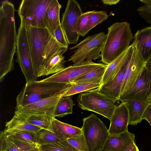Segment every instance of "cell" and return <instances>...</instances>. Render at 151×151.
<instances>
[{
	"instance_id": "cell-34",
	"label": "cell",
	"mask_w": 151,
	"mask_h": 151,
	"mask_svg": "<svg viewBox=\"0 0 151 151\" xmlns=\"http://www.w3.org/2000/svg\"><path fill=\"white\" fill-rule=\"evenodd\" d=\"M5 133L12 134L24 142L38 145L36 133L26 131H19Z\"/></svg>"
},
{
	"instance_id": "cell-38",
	"label": "cell",
	"mask_w": 151,
	"mask_h": 151,
	"mask_svg": "<svg viewBox=\"0 0 151 151\" xmlns=\"http://www.w3.org/2000/svg\"><path fill=\"white\" fill-rule=\"evenodd\" d=\"M54 36L60 45L68 48L69 44L61 24L58 26L55 30Z\"/></svg>"
},
{
	"instance_id": "cell-9",
	"label": "cell",
	"mask_w": 151,
	"mask_h": 151,
	"mask_svg": "<svg viewBox=\"0 0 151 151\" xmlns=\"http://www.w3.org/2000/svg\"><path fill=\"white\" fill-rule=\"evenodd\" d=\"M51 1L22 0L18 10L20 21L26 26L47 28L45 14Z\"/></svg>"
},
{
	"instance_id": "cell-41",
	"label": "cell",
	"mask_w": 151,
	"mask_h": 151,
	"mask_svg": "<svg viewBox=\"0 0 151 151\" xmlns=\"http://www.w3.org/2000/svg\"><path fill=\"white\" fill-rule=\"evenodd\" d=\"M120 0H102V1L104 4L108 5L116 4L118 3Z\"/></svg>"
},
{
	"instance_id": "cell-1",
	"label": "cell",
	"mask_w": 151,
	"mask_h": 151,
	"mask_svg": "<svg viewBox=\"0 0 151 151\" xmlns=\"http://www.w3.org/2000/svg\"><path fill=\"white\" fill-rule=\"evenodd\" d=\"M14 4L7 0L0 8V81L14 69V57L16 52L17 34Z\"/></svg>"
},
{
	"instance_id": "cell-28",
	"label": "cell",
	"mask_w": 151,
	"mask_h": 151,
	"mask_svg": "<svg viewBox=\"0 0 151 151\" xmlns=\"http://www.w3.org/2000/svg\"><path fill=\"white\" fill-rule=\"evenodd\" d=\"M108 17L109 16L105 11H94L88 24L80 34V35L84 36L94 27L106 20Z\"/></svg>"
},
{
	"instance_id": "cell-43",
	"label": "cell",
	"mask_w": 151,
	"mask_h": 151,
	"mask_svg": "<svg viewBox=\"0 0 151 151\" xmlns=\"http://www.w3.org/2000/svg\"><path fill=\"white\" fill-rule=\"evenodd\" d=\"M29 151H41V150L39 145H38L37 146Z\"/></svg>"
},
{
	"instance_id": "cell-44",
	"label": "cell",
	"mask_w": 151,
	"mask_h": 151,
	"mask_svg": "<svg viewBox=\"0 0 151 151\" xmlns=\"http://www.w3.org/2000/svg\"><path fill=\"white\" fill-rule=\"evenodd\" d=\"M147 99L149 101V102L150 103V105H151V93L148 97Z\"/></svg>"
},
{
	"instance_id": "cell-27",
	"label": "cell",
	"mask_w": 151,
	"mask_h": 151,
	"mask_svg": "<svg viewBox=\"0 0 151 151\" xmlns=\"http://www.w3.org/2000/svg\"><path fill=\"white\" fill-rule=\"evenodd\" d=\"M72 96H62L58 101L55 107L54 116L63 117L73 113V108L75 104L72 100Z\"/></svg>"
},
{
	"instance_id": "cell-32",
	"label": "cell",
	"mask_w": 151,
	"mask_h": 151,
	"mask_svg": "<svg viewBox=\"0 0 151 151\" xmlns=\"http://www.w3.org/2000/svg\"><path fill=\"white\" fill-rule=\"evenodd\" d=\"M142 4L137 9L139 15L151 26V0H140Z\"/></svg>"
},
{
	"instance_id": "cell-26",
	"label": "cell",
	"mask_w": 151,
	"mask_h": 151,
	"mask_svg": "<svg viewBox=\"0 0 151 151\" xmlns=\"http://www.w3.org/2000/svg\"><path fill=\"white\" fill-rule=\"evenodd\" d=\"M107 65L93 70L78 78L72 83H95L101 85Z\"/></svg>"
},
{
	"instance_id": "cell-11",
	"label": "cell",
	"mask_w": 151,
	"mask_h": 151,
	"mask_svg": "<svg viewBox=\"0 0 151 151\" xmlns=\"http://www.w3.org/2000/svg\"><path fill=\"white\" fill-rule=\"evenodd\" d=\"M131 45V52L121 86L119 99L133 86L145 67L146 61L135 44L132 42Z\"/></svg>"
},
{
	"instance_id": "cell-17",
	"label": "cell",
	"mask_w": 151,
	"mask_h": 151,
	"mask_svg": "<svg viewBox=\"0 0 151 151\" xmlns=\"http://www.w3.org/2000/svg\"><path fill=\"white\" fill-rule=\"evenodd\" d=\"M129 59L111 80L97 88L101 93L118 103L119 102V98L120 88Z\"/></svg>"
},
{
	"instance_id": "cell-18",
	"label": "cell",
	"mask_w": 151,
	"mask_h": 151,
	"mask_svg": "<svg viewBox=\"0 0 151 151\" xmlns=\"http://www.w3.org/2000/svg\"><path fill=\"white\" fill-rule=\"evenodd\" d=\"M124 103L129 113L128 125H135L142 120L143 114L147 107L150 105L148 100L126 99Z\"/></svg>"
},
{
	"instance_id": "cell-29",
	"label": "cell",
	"mask_w": 151,
	"mask_h": 151,
	"mask_svg": "<svg viewBox=\"0 0 151 151\" xmlns=\"http://www.w3.org/2000/svg\"><path fill=\"white\" fill-rule=\"evenodd\" d=\"M101 85L95 83L70 84L62 95L63 96L73 95L99 88Z\"/></svg>"
},
{
	"instance_id": "cell-6",
	"label": "cell",
	"mask_w": 151,
	"mask_h": 151,
	"mask_svg": "<svg viewBox=\"0 0 151 151\" xmlns=\"http://www.w3.org/2000/svg\"><path fill=\"white\" fill-rule=\"evenodd\" d=\"M81 129L88 151H100L109 135L108 129L95 115L83 118Z\"/></svg>"
},
{
	"instance_id": "cell-13",
	"label": "cell",
	"mask_w": 151,
	"mask_h": 151,
	"mask_svg": "<svg viewBox=\"0 0 151 151\" xmlns=\"http://www.w3.org/2000/svg\"><path fill=\"white\" fill-rule=\"evenodd\" d=\"M62 95L54 96L23 107H16L14 115L23 118L32 115L43 114L54 117L55 107Z\"/></svg>"
},
{
	"instance_id": "cell-24",
	"label": "cell",
	"mask_w": 151,
	"mask_h": 151,
	"mask_svg": "<svg viewBox=\"0 0 151 151\" xmlns=\"http://www.w3.org/2000/svg\"><path fill=\"white\" fill-rule=\"evenodd\" d=\"M52 125L54 132L65 139L82 134L81 128L64 123L55 118Z\"/></svg>"
},
{
	"instance_id": "cell-36",
	"label": "cell",
	"mask_w": 151,
	"mask_h": 151,
	"mask_svg": "<svg viewBox=\"0 0 151 151\" xmlns=\"http://www.w3.org/2000/svg\"><path fill=\"white\" fill-rule=\"evenodd\" d=\"M0 151H20L9 139L4 132L0 134Z\"/></svg>"
},
{
	"instance_id": "cell-31",
	"label": "cell",
	"mask_w": 151,
	"mask_h": 151,
	"mask_svg": "<svg viewBox=\"0 0 151 151\" xmlns=\"http://www.w3.org/2000/svg\"><path fill=\"white\" fill-rule=\"evenodd\" d=\"M65 140L39 145L41 151H78Z\"/></svg>"
},
{
	"instance_id": "cell-30",
	"label": "cell",
	"mask_w": 151,
	"mask_h": 151,
	"mask_svg": "<svg viewBox=\"0 0 151 151\" xmlns=\"http://www.w3.org/2000/svg\"><path fill=\"white\" fill-rule=\"evenodd\" d=\"M36 134L39 145L66 140L55 132L46 130L42 129Z\"/></svg>"
},
{
	"instance_id": "cell-12",
	"label": "cell",
	"mask_w": 151,
	"mask_h": 151,
	"mask_svg": "<svg viewBox=\"0 0 151 151\" xmlns=\"http://www.w3.org/2000/svg\"><path fill=\"white\" fill-rule=\"evenodd\" d=\"M82 13L81 8L76 0L68 1L61 25L69 44H76L79 40L80 35L77 31V23Z\"/></svg>"
},
{
	"instance_id": "cell-5",
	"label": "cell",
	"mask_w": 151,
	"mask_h": 151,
	"mask_svg": "<svg viewBox=\"0 0 151 151\" xmlns=\"http://www.w3.org/2000/svg\"><path fill=\"white\" fill-rule=\"evenodd\" d=\"M78 106L93 111L110 120L117 106L114 100L94 89L80 93L77 99Z\"/></svg>"
},
{
	"instance_id": "cell-3",
	"label": "cell",
	"mask_w": 151,
	"mask_h": 151,
	"mask_svg": "<svg viewBox=\"0 0 151 151\" xmlns=\"http://www.w3.org/2000/svg\"><path fill=\"white\" fill-rule=\"evenodd\" d=\"M134 37L129 23L113 24L108 29L101 53V62L106 65L111 63L130 46Z\"/></svg>"
},
{
	"instance_id": "cell-8",
	"label": "cell",
	"mask_w": 151,
	"mask_h": 151,
	"mask_svg": "<svg viewBox=\"0 0 151 151\" xmlns=\"http://www.w3.org/2000/svg\"><path fill=\"white\" fill-rule=\"evenodd\" d=\"M106 35L104 32L89 36L75 46L71 47V50L76 49L68 61L74 64L84 60L91 61L101 57V53Z\"/></svg>"
},
{
	"instance_id": "cell-23",
	"label": "cell",
	"mask_w": 151,
	"mask_h": 151,
	"mask_svg": "<svg viewBox=\"0 0 151 151\" xmlns=\"http://www.w3.org/2000/svg\"><path fill=\"white\" fill-rule=\"evenodd\" d=\"M68 48L64 47L56 52L50 60L42 74V76H47L56 73L65 67L64 56L63 54L67 51Z\"/></svg>"
},
{
	"instance_id": "cell-19",
	"label": "cell",
	"mask_w": 151,
	"mask_h": 151,
	"mask_svg": "<svg viewBox=\"0 0 151 151\" xmlns=\"http://www.w3.org/2000/svg\"><path fill=\"white\" fill-rule=\"evenodd\" d=\"M146 61L151 56V26L138 30L133 42Z\"/></svg>"
},
{
	"instance_id": "cell-10",
	"label": "cell",
	"mask_w": 151,
	"mask_h": 151,
	"mask_svg": "<svg viewBox=\"0 0 151 151\" xmlns=\"http://www.w3.org/2000/svg\"><path fill=\"white\" fill-rule=\"evenodd\" d=\"M106 65L102 63H94L92 61L84 60L65 67L60 72L39 81L70 84L81 76Z\"/></svg>"
},
{
	"instance_id": "cell-14",
	"label": "cell",
	"mask_w": 151,
	"mask_h": 151,
	"mask_svg": "<svg viewBox=\"0 0 151 151\" xmlns=\"http://www.w3.org/2000/svg\"><path fill=\"white\" fill-rule=\"evenodd\" d=\"M151 93V73L145 68L133 86L119 99L147 100Z\"/></svg>"
},
{
	"instance_id": "cell-21",
	"label": "cell",
	"mask_w": 151,
	"mask_h": 151,
	"mask_svg": "<svg viewBox=\"0 0 151 151\" xmlns=\"http://www.w3.org/2000/svg\"><path fill=\"white\" fill-rule=\"evenodd\" d=\"M61 7V5L57 0H51L45 14L47 28L54 37L55 30L61 24L60 12Z\"/></svg>"
},
{
	"instance_id": "cell-2",
	"label": "cell",
	"mask_w": 151,
	"mask_h": 151,
	"mask_svg": "<svg viewBox=\"0 0 151 151\" xmlns=\"http://www.w3.org/2000/svg\"><path fill=\"white\" fill-rule=\"evenodd\" d=\"M25 26L35 72L39 77L55 54L65 47L58 42L47 28Z\"/></svg>"
},
{
	"instance_id": "cell-25",
	"label": "cell",
	"mask_w": 151,
	"mask_h": 151,
	"mask_svg": "<svg viewBox=\"0 0 151 151\" xmlns=\"http://www.w3.org/2000/svg\"><path fill=\"white\" fill-rule=\"evenodd\" d=\"M55 118L54 116L43 114L32 115L24 118L32 125L42 129L54 132L52 125Z\"/></svg>"
},
{
	"instance_id": "cell-39",
	"label": "cell",
	"mask_w": 151,
	"mask_h": 151,
	"mask_svg": "<svg viewBox=\"0 0 151 151\" xmlns=\"http://www.w3.org/2000/svg\"><path fill=\"white\" fill-rule=\"evenodd\" d=\"M146 120L151 126V105H149L145 110L142 116V120Z\"/></svg>"
},
{
	"instance_id": "cell-33",
	"label": "cell",
	"mask_w": 151,
	"mask_h": 151,
	"mask_svg": "<svg viewBox=\"0 0 151 151\" xmlns=\"http://www.w3.org/2000/svg\"><path fill=\"white\" fill-rule=\"evenodd\" d=\"M65 141L78 151H88V149L83 133L67 139Z\"/></svg>"
},
{
	"instance_id": "cell-16",
	"label": "cell",
	"mask_w": 151,
	"mask_h": 151,
	"mask_svg": "<svg viewBox=\"0 0 151 151\" xmlns=\"http://www.w3.org/2000/svg\"><path fill=\"white\" fill-rule=\"evenodd\" d=\"M134 143L135 136L128 131L119 134H109L100 151H124Z\"/></svg>"
},
{
	"instance_id": "cell-7",
	"label": "cell",
	"mask_w": 151,
	"mask_h": 151,
	"mask_svg": "<svg viewBox=\"0 0 151 151\" xmlns=\"http://www.w3.org/2000/svg\"><path fill=\"white\" fill-rule=\"evenodd\" d=\"M16 52V61L24 76L26 83L37 81L38 77L32 62L27 30L21 21L18 31Z\"/></svg>"
},
{
	"instance_id": "cell-35",
	"label": "cell",
	"mask_w": 151,
	"mask_h": 151,
	"mask_svg": "<svg viewBox=\"0 0 151 151\" xmlns=\"http://www.w3.org/2000/svg\"><path fill=\"white\" fill-rule=\"evenodd\" d=\"M5 134L9 139L20 151H29L38 145L24 142L12 134Z\"/></svg>"
},
{
	"instance_id": "cell-40",
	"label": "cell",
	"mask_w": 151,
	"mask_h": 151,
	"mask_svg": "<svg viewBox=\"0 0 151 151\" xmlns=\"http://www.w3.org/2000/svg\"><path fill=\"white\" fill-rule=\"evenodd\" d=\"M124 151H139L135 143L129 145Z\"/></svg>"
},
{
	"instance_id": "cell-15",
	"label": "cell",
	"mask_w": 151,
	"mask_h": 151,
	"mask_svg": "<svg viewBox=\"0 0 151 151\" xmlns=\"http://www.w3.org/2000/svg\"><path fill=\"white\" fill-rule=\"evenodd\" d=\"M110 121L109 134H119L128 131V111L124 103L122 102L116 107Z\"/></svg>"
},
{
	"instance_id": "cell-37",
	"label": "cell",
	"mask_w": 151,
	"mask_h": 151,
	"mask_svg": "<svg viewBox=\"0 0 151 151\" xmlns=\"http://www.w3.org/2000/svg\"><path fill=\"white\" fill-rule=\"evenodd\" d=\"M93 11H89L83 13L79 17L77 23L76 30L79 35L88 24Z\"/></svg>"
},
{
	"instance_id": "cell-20",
	"label": "cell",
	"mask_w": 151,
	"mask_h": 151,
	"mask_svg": "<svg viewBox=\"0 0 151 151\" xmlns=\"http://www.w3.org/2000/svg\"><path fill=\"white\" fill-rule=\"evenodd\" d=\"M132 48L131 44L130 46L121 54L111 63L107 65L100 86L111 80L119 72L129 59Z\"/></svg>"
},
{
	"instance_id": "cell-4",
	"label": "cell",
	"mask_w": 151,
	"mask_h": 151,
	"mask_svg": "<svg viewBox=\"0 0 151 151\" xmlns=\"http://www.w3.org/2000/svg\"><path fill=\"white\" fill-rule=\"evenodd\" d=\"M70 84L40 82L26 83L16 98V107H20L54 96L63 94Z\"/></svg>"
},
{
	"instance_id": "cell-22",
	"label": "cell",
	"mask_w": 151,
	"mask_h": 151,
	"mask_svg": "<svg viewBox=\"0 0 151 151\" xmlns=\"http://www.w3.org/2000/svg\"><path fill=\"white\" fill-rule=\"evenodd\" d=\"M4 133L19 131H26L37 133L40 128L29 123L24 118L15 115L9 121L6 122Z\"/></svg>"
},
{
	"instance_id": "cell-42",
	"label": "cell",
	"mask_w": 151,
	"mask_h": 151,
	"mask_svg": "<svg viewBox=\"0 0 151 151\" xmlns=\"http://www.w3.org/2000/svg\"><path fill=\"white\" fill-rule=\"evenodd\" d=\"M145 68L151 73V56L146 60Z\"/></svg>"
}]
</instances>
